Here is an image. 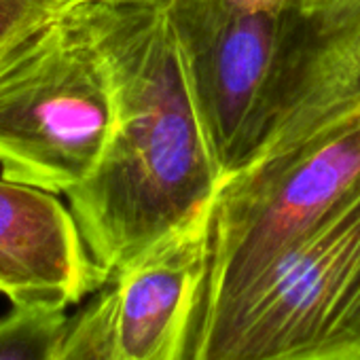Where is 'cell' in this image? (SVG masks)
Listing matches in <instances>:
<instances>
[{"mask_svg": "<svg viewBox=\"0 0 360 360\" xmlns=\"http://www.w3.org/2000/svg\"><path fill=\"white\" fill-rule=\"evenodd\" d=\"M70 7L108 70L115 127L100 165L68 193V206L110 280L206 212L227 172L172 0H83Z\"/></svg>", "mask_w": 360, "mask_h": 360, "instance_id": "1", "label": "cell"}, {"mask_svg": "<svg viewBox=\"0 0 360 360\" xmlns=\"http://www.w3.org/2000/svg\"><path fill=\"white\" fill-rule=\"evenodd\" d=\"M191 360H360V178L225 299Z\"/></svg>", "mask_w": 360, "mask_h": 360, "instance_id": "2", "label": "cell"}, {"mask_svg": "<svg viewBox=\"0 0 360 360\" xmlns=\"http://www.w3.org/2000/svg\"><path fill=\"white\" fill-rule=\"evenodd\" d=\"M112 127L108 70L72 7L0 43V176L68 195L100 165Z\"/></svg>", "mask_w": 360, "mask_h": 360, "instance_id": "3", "label": "cell"}, {"mask_svg": "<svg viewBox=\"0 0 360 360\" xmlns=\"http://www.w3.org/2000/svg\"><path fill=\"white\" fill-rule=\"evenodd\" d=\"M360 178V108L303 146L225 178L212 204L206 305L238 290Z\"/></svg>", "mask_w": 360, "mask_h": 360, "instance_id": "4", "label": "cell"}, {"mask_svg": "<svg viewBox=\"0 0 360 360\" xmlns=\"http://www.w3.org/2000/svg\"><path fill=\"white\" fill-rule=\"evenodd\" d=\"M227 176L255 150L295 24L288 11H248L231 0H172Z\"/></svg>", "mask_w": 360, "mask_h": 360, "instance_id": "5", "label": "cell"}, {"mask_svg": "<svg viewBox=\"0 0 360 360\" xmlns=\"http://www.w3.org/2000/svg\"><path fill=\"white\" fill-rule=\"evenodd\" d=\"M210 240L212 206L110 278L115 339L125 360H191L208 299Z\"/></svg>", "mask_w": 360, "mask_h": 360, "instance_id": "6", "label": "cell"}, {"mask_svg": "<svg viewBox=\"0 0 360 360\" xmlns=\"http://www.w3.org/2000/svg\"><path fill=\"white\" fill-rule=\"evenodd\" d=\"M358 108L360 3L318 20L295 15L263 134L238 172L303 146Z\"/></svg>", "mask_w": 360, "mask_h": 360, "instance_id": "7", "label": "cell"}, {"mask_svg": "<svg viewBox=\"0 0 360 360\" xmlns=\"http://www.w3.org/2000/svg\"><path fill=\"white\" fill-rule=\"evenodd\" d=\"M108 282L70 206L0 178V295L15 307L68 309Z\"/></svg>", "mask_w": 360, "mask_h": 360, "instance_id": "8", "label": "cell"}, {"mask_svg": "<svg viewBox=\"0 0 360 360\" xmlns=\"http://www.w3.org/2000/svg\"><path fill=\"white\" fill-rule=\"evenodd\" d=\"M68 324L66 309L13 305L0 318V360H53Z\"/></svg>", "mask_w": 360, "mask_h": 360, "instance_id": "9", "label": "cell"}, {"mask_svg": "<svg viewBox=\"0 0 360 360\" xmlns=\"http://www.w3.org/2000/svg\"><path fill=\"white\" fill-rule=\"evenodd\" d=\"M53 360H125L115 339V290L110 282L70 318Z\"/></svg>", "mask_w": 360, "mask_h": 360, "instance_id": "10", "label": "cell"}, {"mask_svg": "<svg viewBox=\"0 0 360 360\" xmlns=\"http://www.w3.org/2000/svg\"><path fill=\"white\" fill-rule=\"evenodd\" d=\"M64 9L62 0H0V43L28 22Z\"/></svg>", "mask_w": 360, "mask_h": 360, "instance_id": "11", "label": "cell"}, {"mask_svg": "<svg viewBox=\"0 0 360 360\" xmlns=\"http://www.w3.org/2000/svg\"><path fill=\"white\" fill-rule=\"evenodd\" d=\"M356 3H360V0H290V9L303 20H318L341 13Z\"/></svg>", "mask_w": 360, "mask_h": 360, "instance_id": "12", "label": "cell"}, {"mask_svg": "<svg viewBox=\"0 0 360 360\" xmlns=\"http://www.w3.org/2000/svg\"><path fill=\"white\" fill-rule=\"evenodd\" d=\"M248 11H288L290 0H231Z\"/></svg>", "mask_w": 360, "mask_h": 360, "instance_id": "13", "label": "cell"}, {"mask_svg": "<svg viewBox=\"0 0 360 360\" xmlns=\"http://www.w3.org/2000/svg\"><path fill=\"white\" fill-rule=\"evenodd\" d=\"M64 7H70V5H77V3H83V0H62Z\"/></svg>", "mask_w": 360, "mask_h": 360, "instance_id": "14", "label": "cell"}]
</instances>
